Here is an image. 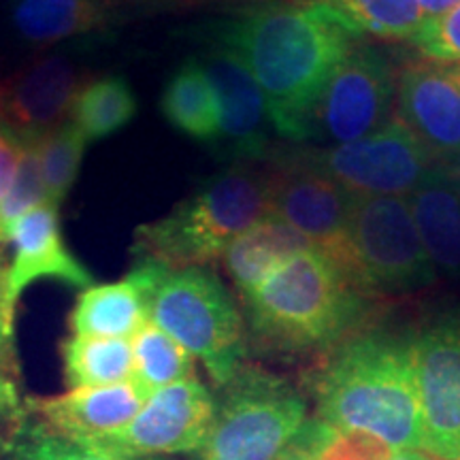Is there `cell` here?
<instances>
[{
  "instance_id": "obj_12",
  "label": "cell",
  "mask_w": 460,
  "mask_h": 460,
  "mask_svg": "<svg viewBox=\"0 0 460 460\" xmlns=\"http://www.w3.org/2000/svg\"><path fill=\"white\" fill-rule=\"evenodd\" d=\"M424 452L460 460V312H444L413 331Z\"/></svg>"
},
{
  "instance_id": "obj_17",
  "label": "cell",
  "mask_w": 460,
  "mask_h": 460,
  "mask_svg": "<svg viewBox=\"0 0 460 460\" xmlns=\"http://www.w3.org/2000/svg\"><path fill=\"white\" fill-rule=\"evenodd\" d=\"M169 271L164 262L139 258L119 281L92 284L79 292L68 329L84 337L132 339L149 322V303Z\"/></svg>"
},
{
  "instance_id": "obj_33",
  "label": "cell",
  "mask_w": 460,
  "mask_h": 460,
  "mask_svg": "<svg viewBox=\"0 0 460 460\" xmlns=\"http://www.w3.org/2000/svg\"><path fill=\"white\" fill-rule=\"evenodd\" d=\"M22 156V137L0 124V203L7 197Z\"/></svg>"
},
{
  "instance_id": "obj_2",
  "label": "cell",
  "mask_w": 460,
  "mask_h": 460,
  "mask_svg": "<svg viewBox=\"0 0 460 460\" xmlns=\"http://www.w3.org/2000/svg\"><path fill=\"white\" fill-rule=\"evenodd\" d=\"M318 418L365 430L401 450H424L413 331L365 329L337 343L314 382Z\"/></svg>"
},
{
  "instance_id": "obj_19",
  "label": "cell",
  "mask_w": 460,
  "mask_h": 460,
  "mask_svg": "<svg viewBox=\"0 0 460 460\" xmlns=\"http://www.w3.org/2000/svg\"><path fill=\"white\" fill-rule=\"evenodd\" d=\"M407 203L437 275L460 279V183L439 163L407 197Z\"/></svg>"
},
{
  "instance_id": "obj_36",
  "label": "cell",
  "mask_w": 460,
  "mask_h": 460,
  "mask_svg": "<svg viewBox=\"0 0 460 460\" xmlns=\"http://www.w3.org/2000/svg\"><path fill=\"white\" fill-rule=\"evenodd\" d=\"M275 460H314V458L309 456V452L305 450L296 439H292L290 444L284 447V452H281Z\"/></svg>"
},
{
  "instance_id": "obj_28",
  "label": "cell",
  "mask_w": 460,
  "mask_h": 460,
  "mask_svg": "<svg viewBox=\"0 0 460 460\" xmlns=\"http://www.w3.org/2000/svg\"><path fill=\"white\" fill-rule=\"evenodd\" d=\"M88 141L77 126L66 122L39 137V154H41V171L45 181V200L60 209L77 181L82 160Z\"/></svg>"
},
{
  "instance_id": "obj_24",
  "label": "cell",
  "mask_w": 460,
  "mask_h": 460,
  "mask_svg": "<svg viewBox=\"0 0 460 460\" xmlns=\"http://www.w3.org/2000/svg\"><path fill=\"white\" fill-rule=\"evenodd\" d=\"M65 382L71 388L111 386L132 379L128 339L71 335L60 345Z\"/></svg>"
},
{
  "instance_id": "obj_11",
  "label": "cell",
  "mask_w": 460,
  "mask_h": 460,
  "mask_svg": "<svg viewBox=\"0 0 460 460\" xmlns=\"http://www.w3.org/2000/svg\"><path fill=\"white\" fill-rule=\"evenodd\" d=\"M396 77L390 58L371 45H356L331 75L314 115V132L331 146L377 130L393 115Z\"/></svg>"
},
{
  "instance_id": "obj_7",
  "label": "cell",
  "mask_w": 460,
  "mask_h": 460,
  "mask_svg": "<svg viewBox=\"0 0 460 460\" xmlns=\"http://www.w3.org/2000/svg\"><path fill=\"white\" fill-rule=\"evenodd\" d=\"M354 281L369 296H396L429 288L435 264L402 197L356 199L349 224Z\"/></svg>"
},
{
  "instance_id": "obj_27",
  "label": "cell",
  "mask_w": 460,
  "mask_h": 460,
  "mask_svg": "<svg viewBox=\"0 0 460 460\" xmlns=\"http://www.w3.org/2000/svg\"><path fill=\"white\" fill-rule=\"evenodd\" d=\"M356 34L386 41L410 39L424 24L418 0H322Z\"/></svg>"
},
{
  "instance_id": "obj_10",
  "label": "cell",
  "mask_w": 460,
  "mask_h": 460,
  "mask_svg": "<svg viewBox=\"0 0 460 460\" xmlns=\"http://www.w3.org/2000/svg\"><path fill=\"white\" fill-rule=\"evenodd\" d=\"M267 160L275 177L273 216L295 228L315 250L329 254L354 279L349 224L358 197L298 163L290 152Z\"/></svg>"
},
{
  "instance_id": "obj_16",
  "label": "cell",
  "mask_w": 460,
  "mask_h": 460,
  "mask_svg": "<svg viewBox=\"0 0 460 460\" xmlns=\"http://www.w3.org/2000/svg\"><path fill=\"white\" fill-rule=\"evenodd\" d=\"M9 243L13 256L4 279V307L11 322L22 295L37 281L54 279L79 290L94 284L90 269L66 247L56 207L43 203L22 216L9 230Z\"/></svg>"
},
{
  "instance_id": "obj_22",
  "label": "cell",
  "mask_w": 460,
  "mask_h": 460,
  "mask_svg": "<svg viewBox=\"0 0 460 460\" xmlns=\"http://www.w3.org/2000/svg\"><path fill=\"white\" fill-rule=\"evenodd\" d=\"M160 111L177 132L216 146L220 137V109L203 62L190 58L171 75L160 94Z\"/></svg>"
},
{
  "instance_id": "obj_40",
  "label": "cell",
  "mask_w": 460,
  "mask_h": 460,
  "mask_svg": "<svg viewBox=\"0 0 460 460\" xmlns=\"http://www.w3.org/2000/svg\"><path fill=\"white\" fill-rule=\"evenodd\" d=\"M115 3H171V0H115Z\"/></svg>"
},
{
  "instance_id": "obj_8",
  "label": "cell",
  "mask_w": 460,
  "mask_h": 460,
  "mask_svg": "<svg viewBox=\"0 0 460 460\" xmlns=\"http://www.w3.org/2000/svg\"><path fill=\"white\" fill-rule=\"evenodd\" d=\"M290 154L358 199H407L427 172L439 164V158L396 115L356 141L329 147H296Z\"/></svg>"
},
{
  "instance_id": "obj_21",
  "label": "cell",
  "mask_w": 460,
  "mask_h": 460,
  "mask_svg": "<svg viewBox=\"0 0 460 460\" xmlns=\"http://www.w3.org/2000/svg\"><path fill=\"white\" fill-rule=\"evenodd\" d=\"M305 247L312 245L295 228L281 222L278 216H269L230 241L220 261L224 271L243 298L256 290V286L281 262L298 254Z\"/></svg>"
},
{
  "instance_id": "obj_34",
  "label": "cell",
  "mask_w": 460,
  "mask_h": 460,
  "mask_svg": "<svg viewBox=\"0 0 460 460\" xmlns=\"http://www.w3.org/2000/svg\"><path fill=\"white\" fill-rule=\"evenodd\" d=\"M4 279H7V267L0 258V348L13 349V322H11L7 307H4Z\"/></svg>"
},
{
  "instance_id": "obj_37",
  "label": "cell",
  "mask_w": 460,
  "mask_h": 460,
  "mask_svg": "<svg viewBox=\"0 0 460 460\" xmlns=\"http://www.w3.org/2000/svg\"><path fill=\"white\" fill-rule=\"evenodd\" d=\"M393 460H437L435 456H430L424 450H401L394 452Z\"/></svg>"
},
{
  "instance_id": "obj_5",
  "label": "cell",
  "mask_w": 460,
  "mask_h": 460,
  "mask_svg": "<svg viewBox=\"0 0 460 460\" xmlns=\"http://www.w3.org/2000/svg\"><path fill=\"white\" fill-rule=\"evenodd\" d=\"M149 322L203 362L216 386H226L245 365L243 315L211 269H171L149 303Z\"/></svg>"
},
{
  "instance_id": "obj_32",
  "label": "cell",
  "mask_w": 460,
  "mask_h": 460,
  "mask_svg": "<svg viewBox=\"0 0 460 460\" xmlns=\"http://www.w3.org/2000/svg\"><path fill=\"white\" fill-rule=\"evenodd\" d=\"M24 416L26 407L15 379L13 349L0 348V424L15 427Z\"/></svg>"
},
{
  "instance_id": "obj_14",
  "label": "cell",
  "mask_w": 460,
  "mask_h": 460,
  "mask_svg": "<svg viewBox=\"0 0 460 460\" xmlns=\"http://www.w3.org/2000/svg\"><path fill=\"white\" fill-rule=\"evenodd\" d=\"M214 84L220 109V137L214 147L237 163H264L271 156L269 130H273L267 102L250 68L239 56L214 43L203 60Z\"/></svg>"
},
{
  "instance_id": "obj_20",
  "label": "cell",
  "mask_w": 460,
  "mask_h": 460,
  "mask_svg": "<svg viewBox=\"0 0 460 460\" xmlns=\"http://www.w3.org/2000/svg\"><path fill=\"white\" fill-rule=\"evenodd\" d=\"M115 0H15L11 22L22 41L56 45L102 32L115 22Z\"/></svg>"
},
{
  "instance_id": "obj_1",
  "label": "cell",
  "mask_w": 460,
  "mask_h": 460,
  "mask_svg": "<svg viewBox=\"0 0 460 460\" xmlns=\"http://www.w3.org/2000/svg\"><path fill=\"white\" fill-rule=\"evenodd\" d=\"M214 34L250 68L273 130L295 143L312 139L322 92L360 41L322 0L258 4L222 22Z\"/></svg>"
},
{
  "instance_id": "obj_13",
  "label": "cell",
  "mask_w": 460,
  "mask_h": 460,
  "mask_svg": "<svg viewBox=\"0 0 460 460\" xmlns=\"http://www.w3.org/2000/svg\"><path fill=\"white\" fill-rule=\"evenodd\" d=\"M88 75L65 54L31 62L0 82V124L20 137H43L66 122Z\"/></svg>"
},
{
  "instance_id": "obj_3",
  "label": "cell",
  "mask_w": 460,
  "mask_h": 460,
  "mask_svg": "<svg viewBox=\"0 0 460 460\" xmlns=\"http://www.w3.org/2000/svg\"><path fill=\"white\" fill-rule=\"evenodd\" d=\"M369 298L329 254L305 247L243 296L247 331L271 352H322L358 331Z\"/></svg>"
},
{
  "instance_id": "obj_25",
  "label": "cell",
  "mask_w": 460,
  "mask_h": 460,
  "mask_svg": "<svg viewBox=\"0 0 460 460\" xmlns=\"http://www.w3.org/2000/svg\"><path fill=\"white\" fill-rule=\"evenodd\" d=\"M132 382L146 396L194 376V356L156 324L147 322L132 337Z\"/></svg>"
},
{
  "instance_id": "obj_39",
  "label": "cell",
  "mask_w": 460,
  "mask_h": 460,
  "mask_svg": "<svg viewBox=\"0 0 460 460\" xmlns=\"http://www.w3.org/2000/svg\"><path fill=\"white\" fill-rule=\"evenodd\" d=\"M239 3H254V4H271V3H307V0H239Z\"/></svg>"
},
{
  "instance_id": "obj_9",
  "label": "cell",
  "mask_w": 460,
  "mask_h": 460,
  "mask_svg": "<svg viewBox=\"0 0 460 460\" xmlns=\"http://www.w3.org/2000/svg\"><path fill=\"white\" fill-rule=\"evenodd\" d=\"M214 420V394L199 377H190L147 396L126 427L85 444L126 458H166L203 450Z\"/></svg>"
},
{
  "instance_id": "obj_30",
  "label": "cell",
  "mask_w": 460,
  "mask_h": 460,
  "mask_svg": "<svg viewBox=\"0 0 460 460\" xmlns=\"http://www.w3.org/2000/svg\"><path fill=\"white\" fill-rule=\"evenodd\" d=\"M45 200V181L39 154V137H22V156L7 197L0 203V247L9 241V230L22 216Z\"/></svg>"
},
{
  "instance_id": "obj_6",
  "label": "cell",
  "mask_w": 460,
  "mask_h": 460,
  "mask_svg": "<svg viewBox=\"0 0 460 460\" xmlns=\"http://www.w3.org/2000/svg\"><path fill=\"white\" fill-rule=\"evenodd\" d=\"M307 402L284 377L243 365L216 402L203 460H275L305 424Z\"/></svg>"
},
{
  "instance_id": "obj_35",
  "label": "cell",
  "mask_w": 460,
  "mask_h": 460,
  "mask_svg": "<svg viewBox=\"0 0 460 460\" xmlns=\"http://www.w3.org/2000/svg\"><path fill=\"white\" fill-rule=\"evenodd\" d=\"M420 11H422L424 22L433 20V17H439L452 11L454 7H458L460 0H418Z\"/></svg>"
},
{
  "instance_id": "obj_29",
  "label": "cell",
  "mask_w": 460,
  "mask_h": 460,
  "mask_svg": "<svg viewBox=\"0 0 460 460\" xmlns=\"http://www.w3.org/2000/svg\"><path fill=\"white\" fill-rule=\"evenodd\" d=\"M295 439L314 460H393L394 450L386 441L365 430L332 427L324 420H305Z\"/></svg>"
},
{
  "instance_id": "obj_26",
  "label": "cell",
  "mask_w": 460,
  "mask_h": 460,
  "mask_svg": "<svg viewBox=\"0 0 460 460\" xmlns=\"http://www.w3.org/2000/svg\"><path fill=\"white\" fill-rule=\"evenodd\" d=\"M0 460H166V458H126L99 450L85 441L65 437L34 416H26L11 427L7 441L0 446Z\"/></svg>"
},
{
  "instance_id": "obj_15",
  "label": "cell",
  "mask_w": 460,
  "mask_h": 460,
  "mask_svg": "<svg viewBox=\"0 0 460 460\" xmlns=\"http://www.w3.org/2000/svg\"><path fill=\"white\" fill-rule=\"evenodd\" d=\"M396 118L446 163L460 154V62L416 60L396 77Z\"/></svg>"
},
{
  "instance_id": "obj_38",
  "label": "cell",
  "mask_w": 460,
  "mask_h": 460,
  "mask_svg": "<svg viewBox=\"0 0 460 460\" xmlns=\"http://www.w3.org/2000/svg\"><path fill=\"white\" fill-rule=\"evenodd\" d=\"M444 164L447 166V171H450L452 175H454V180H456V181L460 183V154H458V156L450 158V160H446Z\"/></svg>"
},
{
  "instance_id": "obj_23",
  "label": "cell",
  "mask_w": 460,
  "mask_h": 460,
  "mask_svg": "<svg viewBox=\"0 0 460 460\" xmlns=\"http://www.w3.org/2000/svg\"><path fill=\"white\" fill-rule=\"evenodd\" d=\"M139 101L128 79L122 75L90 79L79 90L71 107V119L85 141H101L115 135L137 118Z\"/></svg>"
},
{
  "instance_id": "obj_31",
  "label": "cell",
  "mask_w": 460,
  "mask_h": 460,
  "mask_svg": "<svg viewBox=\"0 0 460 460\" xmlns=\"http://www.w3.org/2000/svg\"><path fill=\"white\" fill-rule=\"evenodd\" d=\"M411 45L424 60L460 62V4L424 22L411 37Z\"/></svg>"
},
{
  "instance_id": "obj_4",
  "label": "cell",
  "mask_w": 460,
  "mask_h": 460,
  "mask_svg": "<svg viewBox=\"0 0 460 460\" xmlns=\"http://www.w3.org/2000/svg\"><path fill=\"white\" fill-rule=\"evenodd\" d=\"M273 166L237 163L207 180L160 220L135 230V254L171 269L209 267L230 241L273 216Z\"/></svg>"
},
{
  "instance_id": "obj_18",
  "label": "cell",
  "mask_w": 460,
  "mask_h": 460,
  "mask_svg": "<svg viewBox=\"0 0 460 460\" xmlns=\"http://www.w3.org/2000/svg\"><path fill=\"white\" fill-rule=\"evenodd\" d=\"M147 396L137 384L71 388L65 394L43 396L28 402V413L56 433L85 441L126 427L141 411Z\"/></svg>"
}]
</instances>
